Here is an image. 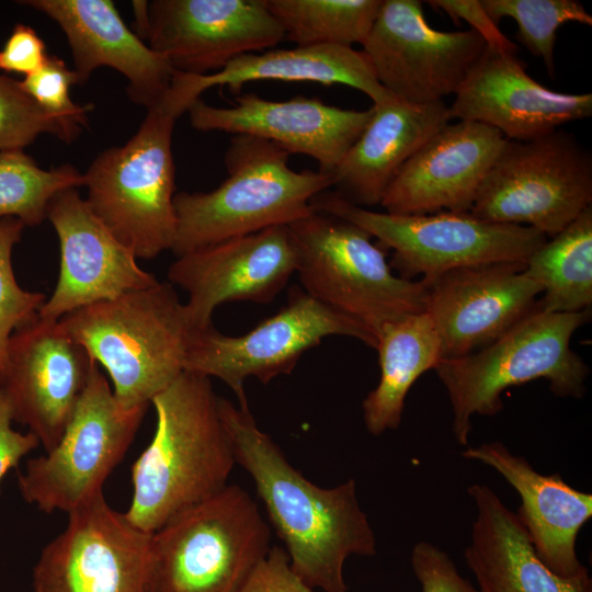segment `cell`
Here are the masks:
<instances>
[{
    "instance_id": "8d00e7d4",
    "label": "cell",
    "mask_w": 592,
    "mask_h": 592,
    "mask_svg": "<svg viewBox=\"0 0 592 592\" xmlns=\"http://www.w3.org/2000/svg\"><path fill=\"white\" fill-rule=\"evenodd\" d=\"M428 3L445 12L455 22L464 20L485 41L487 48L505 54H515L517 46L498 27L482 8L480 0H430Z\"/></svg>"
},
{
    "instance_id": "d590c367",
    "label": "cell",
    "mask_w": 592,
    "mask_h": 592,
    "mask_svg": "<svg viewBox=\"0 0 592 592\" xmlns=\"http://www.w3.org/2000/svg\"><path fill=\"white\" fill-rule=\"evenodd\" d=\"M412 570L422 592H480L458 572L447 553L429 542H418L411 551Z\"/></svg>"
},
{
    "instance_id": "74e56055",
    "label": "cell",
    "mask_w": 592,
    "mask_h": 592,
    "mask_svg": "<svg viewBox=\"0 0 592 592\" xmlns=\"http://www.w3.org/2000/svg\"><path fill=\"white\" fill-rule=\"evenodd\" d=\"M240 592H312L292 569L287 553L274 546Z\"/></svg>"
},
{
    "instance_id": "5b68a950",
    "label": "cell",
    "mask_w": 592,
    "mask_h": 592,
    "mask_svg": "<svg viewBox=\"0 0 592 592\" xmlns=\"http://www.w3.org/2000/svg\"><path fill=\"white\" fill-rule=\"evenodd\" d=\"M587 320V311L548 312L537 307L487 346L442 360L434 371L451 401L457 443L467 446L475 414L502 410L501 395L509 387L545 378L557 396L582 397L589 367L570 341Z\"/></svg>"
},
{
    "instance_id": "4316f807",
    "label": "cell",
    "mask_w": 592,
    "mask_h": 592,
    "mask_svg": "<svg viewBox=\"0 0 592 592\" xmlns=\"http://www.w3.org/2000/svg\"><path fill=\"white\" fill-rule=\"evenodd\" d=\"M467 491L477 515L464 557L480 592H592L587 568L567 578L539 559L519 515L491 488L477 482Z\"/></svg>"
},
{
    "instance_id": "d4e9b609",
    "label": "cell",
    "mask_w": 592,
    "mask_h": 592,
    "mask_svg": "<svg viewBox=\"0 0 592 592\" xmlns=\"http://www.w3.org/2000/svg\"><path fill=\"white\" fill-rule=\"evenodd\" d=\"M462 456L492 467L515 489L522 501L516 514L537 556L551 571L568 578L585 569L576 543L592 517L591 493L572 488L559 474H539L499 441L467 447Z\"/></svg>"
},
{
    "instance_id": "2e32d148",
    "label": "cell",
    "mask_w": 592,
    "mask_h": 592,
    "mask_svg": "<svg viewBox=\"0 0 592 592\" xmlns=\"http://www.w3.org/2000/svg\"><path fill=\"white\" fill-rule=\"evenodd\" d=\"M95 365L59 321L37 315L11 334L0 389L14 421L27 426L45 452L62 436Z\"/></svg>"
},
{
    "instance_id": "277c9868",
    "label": "cell",
    "mask_w": 592,
    "mask_h": 592,
    "mask_svg": "<svg viewBox=\"0 0 592 592\" xmlns=\"http://www.w3.org/2000/svg\"><path fill=\"white\" fill-rule=\"evenodd\" d=\"M291 153L249 135H232L225 152L227 178L209 192H180L173 205L177 230L171 251L183 255L273 226L291 225L314 212L312 198L332 177L295 171Z\"/></svg>"
},
{
    "instance_id": "5bb4252c",
    "label": "cell",
    "mask_w": 592,
    "mask_h": 592,
    "mask_svg": "<svg viewBox=\"0 0 592 592\" xmlns=\"http://www.w3.org/2000/svg\"><path fill=\"white\" fill-rule=\"evenodd\" d=\"M152 533L112 509L103 492L68 513L41 551L34 592H152Z\"/></svg>"
},
{
    "instance_id": "e575fe53",
    "label": "cell",
    "mask_w": 592,
    "mask_h": 592,
    "mask_svg": "<svg viewBox=\"0 0 592 592\" xmlns=\"http://www.w3.org/2000/svg\"><path fill=\"white\" fill-rule=\"evenodd\" d=\"M43 133L60 136L55 119L27 95L20 81L0 75V151L23 150Z\"/></svg>"
},
{
    "instance_id": "9c48e42d",
    "label": "cell",
    "mask_w": 592,
    "mask_h": 592,
    "mask_svg": "<svg viewBox=\"0 0 592 592\" xmlns=\"http://www.w3.org/2000/svg\"><path fill=\"white\" fill-rule=\"evenodd\" d=\"M316 212L345 219L394 251L390 267L400 277L431 278L478 264L523 262L548 238L534 228L488 221L470 212L397 215L360 207L333 191L311 201Z\"/></svg>"
},
{
    "instance_id": "484cf974",
    "label": "cell",
    "mask_w": 592,
    "mask_h": 592,
    "mask_svg": "<svg viewBox=\"0 0 592 592\" xmlns=\"http://www.w3.org/2000/svg\"><path fill=\"white\" fill-rule=\"evenodd\" d=\"M451 119L445 102L412 104L391 96L373 104L363 132L332 174L333 192L360 207L380 205L407 161Z\"/></svg>"
},
{
    "instance_id": "7a4b0ae2",
    "label": "cell",
    "mask_w": 592,
    "mask_h": 592,
    "mask_svg": "<svg viewBox=\"0 0 592 592\" xmlns=\"http://www.w3.org/2000/svg\"><path fill=\"white\" fill-rule=\"evenodd\" d=\"M209 377L184 371L152 400L155 434L132 466L126 519L153 533L228 486L236 463Z\"/></svg>"
},
{
    "instance_id": "d6986e66",
    "label": "cell",
    "mask_w": 592,
    "mask_h": 592,
    "mask_svg": "<svg viewBox=\"0 0 592 592\" xmlns=\"http://www.w3.org/2000/svg\"><path fill=\"white\" fill-rule=\"evenodd\" d=\"M47 219L59 240L60 270L38 317L58 321L82 307L156 285L159 281L92 213L77 189L56 194Z\"/></svg>"
},
{
    "instance_id": "ab89813d",
    "label": "cell",
    "mask_w": 592,
    "mask_h": 592,
    "mask_svg": "<svg viewBox=\"0 0 592 592\" xmlns=\"http://www.w3.org/2000/svg\"><path fill=\"white\" fill-rule=\"evenodd\" d=\"M14 421L10 403L0 389V482L7 473L35 449L39 442L31 432L22 433L12 426Z\"/></svg>"
},
{
    "instance_id": "603a6c76",
    "label": "cell",
    "mask_w": 592,
    "mask_h": 592,
    "mask_svg": "<svg viewBox=\"0 0 592 592\" xmlns=\"http://www.w3.org/2000/svg\"><path fill=\"white\" fill-rule=\"evenodd\" d=\"M54 20L71 49L78 84L99 67H110L128 81L130 100L156 109L169 91L175 70L124 23L110 0H24Z\"/></svg>"
},
{
    "instance_id": "7c38bea8",
    "label": "cell",
    "mask_w": 592,
    "mask_h": 592,
    "mask_svg": "<svg viewBox=\"0 0 592 592\" xmlns=\"http://www.w3.org/2000/svg\"><path fill=\"white\" fill-rule=\"evenodd\" d=\"M329 335L357 339L375 349V338L358 322L293 288L287 304L242 335H225L210 326L195 331L184 371L216 377L249 408L244 382L267 384L293 372L301 355Z\"/></svg>"
},
{
    "instance_id": "3957f363",
    "label": "cell",
    "mask_w": 592,
    "mask_h": 592,
    "mask_svg": "<svg viewBox=\"0 0 592 592\" xmlns=\"http://www.w3.org/2000/svg\"><path fill=\"white\" fill-rule=\"evenodd\" d=\"M58 321L104 367L126 409L149 407L184 372L197 331L169 282L82 307Z\"/></svg>"
},
{
    "instance_id": "7402d4cb",
    "label": "cell",
    "mask_w": 592,
    "mask_h": 592,
    "mask_svg": "<svg viewBox=\"0 0 592 592\" xmlns=\"http://www.w3.org/2000/svg\"><path fill=\"white\" fill-rule=\"evenodd\" d=\"M506 141L480 123H448L407 161L380 206L397 215L469 212Z\"/></svg>"
},
{
    "instance_id": "1f68e13d",
    "label": "cell",
    "mask_w": 592,
    "mask_h": 592,
    "mask_svg": "<svg viewBox=\"0 0 592 592\" xmlns=\"http://www.w3.org/2000/svg\"><path fill=\"white\" fill-rule=\"evenodd\" d=\"M480 3L496 23L503 18L515 21L516 38L542 58L550 78L555 75L558 29L569 22L592 25L591 14L577 0H480Z\"/></svg>"
},
{
    "instance_id": "83f0119b",
    "label": "cell",
    "mask_w": 592,
    "mask_h": 592,
    "mask_svg": "<svg viewBox=\"0 0 592 592\" xmlns=\"http://www.w3.org/2000/svg\"><path fill=\"white\" fill-rule=\"evenodd\" d=\"M380 378L364 399L367 431L378 436L400 425L405 401L415 380L442 361L437 332L423 311L385 326L377 337Z\"/></svg>"
},
{
    "instance_id": "e0dca14e",
    "label": "cell",
    "mask_w": 592,
    "mask_h": 592,
    "mask_svg": "<svg viewBox=\"0 0 592 592\" xmlns=\"http://www.w3.org/2000/svg\"><path fill=\"white\" fill-rule=\"evenodd\" d=\"M296 264L288 225H281L178 257L168 270V282L187 293L190 321L203 330L213 326V312L224 303H271Z\"/></svg>"
},
{
    "instance_id": "d6a6232c",
    "label": "cell",
    "mask_w": 592,
    "mask_h": 592,
    "mask_svg": "<svg viewBox=\"0 0 592 592\" xmlns=\"http://www.w3.org/2000/svg\"><path fill=\"white\" fill-rule=\"evenodd\" d=\"M22 89L58 125L59 139L71 143L87 125L92 104L78 105L70 98V88L78 84L77 76L65 61L55 55H47L43 65L20 81Z\"/></svg>"
},
{
    "instance_id": "30bf717a",
    "label": "cell",
    "mask_w": 592,
    "mask_h": 592,
    "mask_svg": "<svg viewBox=\"0 0 592 592\" xmlns=\"http://www.w3.org/2000/svg\"><path fill=\"white\" fill-rule=\"evenodd\" d=\"M591 203L592 155L559 128L532 140H508L469 212L488 221L534 228L549 239Z\"/></svg>"
},
{
    "instance_id": "ac0fdd59",
    "label": "cell",
    "mask_w": 592,
    "mask_h": 592,
    "mask_svg": "<svg viewBox=\"0 0 592 592\" xmlns=\"http://www.w3.org/2000/svg\"><path fill=\"white\" fill-rule=\"evenodd\" d=\"M422 282L442 360L487 346L534 311L542 295L523 262L463 266Z\"/></svg>"
},
{
    "instance_id": "44dd1931",
    "label": "cell",
    "mask_w": 592,
    "mask_h": 592,
    "mask_svg": "<svg viewBox=\"0 0 592 592\" xmlns=\"http://www.w3.org/2000/svg\"><path fill=\"white\" fill-rule=\"evenodd\" d=\"M515 54L486 49L448 106L452 118L490 126L525 141L592 115L591 93L550 90L528 76Z\"/></svg>"
},
{
    "instance_id": "ba28073f",
    "label": "cell",
    "mask_w": 592,
    "mask_h": 592,
    "mask_svg": "<svg viewBox=\"0 0 592 592\" xmlns=\"http://www.w3.org/2000/svg\"><path fill=\"white\" fill-rule=\"evenodd\" d=\"M174 123L147 111L126 144L102 151L83 173L88 206L137 259H155L174 241Z\"/></svg>"
},
{
    "instance_id": "8992f818",
    "label": "cell",
    "mask_w": 592,
    "mask_h": 592,
    "mask_svg": "<svg viewBox=\"0 0 592 592\" xmlns=\"http://www.w3.org/2000/svg\"><path fill=\"white\" fill-rule=\"evenodd\" d=\"M288 228L303 291L362 325L376 343L388 323L424 311L422 280L394 274L385 249L358 226L314 210Z\"/></svg>"
},
{
    "instance_id": "f546056e",
    "label": "cell",
    "mask_w": 592,
    "mask_h": 592,
    "mask_svg": "<svg viewBox=\"0 0 592 592\" xmlns=\"http://www.w3.org/2000/svg\"><path fill=\"white\" fill-rule=\"evenodd\" d=\"M266 8L296 46L362 45L376 20L382 0H264Z\"/></svg>"
},
{
    "instance_id": "4dcf8cb0",
    "label": "cell",
    "mask_w": 592,
    "mask_h": 592,
    "mask_svg": "<svg viewBox=\"0 0 592 592\" xmlns=\"http://www.w3.org/2000/svg\"><path fill=\"white\" fill-rule=\"evenodd\" d=\"M82 185L83 173L71 164L44 170L23 150L0 151V219L14 217L24 226L41 225L56 194Z\"/></svg>"
},
{
    "instance_id": "cb8c5ba5",
    "label": "cell",
    "mask_w": 592,
    "mask_h": 592,
    "mask_svg": "<svg viewBox=\"0 0 592 592\" xmlns=\"http://www.w3.org/2000/svg\"><path fill=\"white\" fill-rule=\"evenodd\" d=\"M259 80L344 84L363 92L374 104L392 96L379 84L361 50L315 45L244 54L221 70L207 75L175 71L169 91L156 110L177 121L209 88L227 86L238 93L243 84Z\"/></svg>"
},
{
    "instance_id": "9a60e30c",
    "label": "cell",
    "mask_w": 592,
    "mask_h": 592,
    "mask_svg": "<svg viewBox=\"0 0 592 592\" xmlns=\"http://www.w3.org/2000/svg\"><path fill=\"white\" fill-rule=\"evenodd\" d=\"M133 9L138 36L183 73L219 71L285 38L264 0H138Z\"/></svg>"
},
{
    "instance_id": "836d02e7",
    "label": "cell",
    "mask_w": 592,
    "mask_h": 592,
    "mask_svg": "<svg viewBox=\"0 0 592 592\" xmlns=\"http://www.w3.org/2000/svg\"><path fill=\"white\" fill-rule=\"evenodd\" d=\"M24 227L14 217L0 219V375L5 366L11 334L34 320L46 301L43 293L24 289L15 278L12 251L21 240Z\"/></svg>"
},
{
    "instance_id": "f35d334b",
    "label": "cell",
    "mask_w": 592,
    "mask_h": 592,
    "mask_svg": "<svg viewBox=\"0 0 592 592\" xmlns=\"http://www.w3.org/2000/svg\"><path fill=\"white\" fill-rule=\"evenodd\" d=\"M47 57L43 39L34 29L16 24L0 50V69L25 73L37 70Z\"/></svg>"
},
{
    "instance_id": "52a82bcc",
    "label": "cell",
    "mask_w": 592,
    "mask_h": 592,
    "mask_svg": "<svg viewBox=\"0 0 592 592\" xmlns=\"http://www.w3.org/2000/svg\"><path fill=\"white\" fill-rule=\"evenodd\" d=\"M152 592H240L271 547L270 526L238 485L152 533Z\"/></svg>"
},
{
    "instance_id": "f1b7e54d",
    "label": "cell",
    "mask_w": 592,
    "mask_h": 592,
    "mask_svg": "<svg viewBox=\"0 0 592 592\" xmlns=\"http://www.w3.org/2000/svg\"><path fill=\"white\" fill-rule=\"evenodd\" d=\"M524 271L542 289L539 309L587 311L592 304V206L535 250Z\"/></svg>"
},
{
    "instance_id": "8fae6325",
    "label": "cell",
    "mask_w": 592,
    "mask_h": 592,
    "mask_svg": "<svg viewBox=\"0 0 592 592\" xmlns=\"http://www.w3.org/2000/svg\"><path fill=\"white\" fill-rule=\"evenodd\" d=\"M147 409L124 408L96 364L59 442L19 475L23 500L45 513L68 514L102 493Z\"/></svg>"
},
{
    "instance_id": "4fadbf2b",
    "label": "cell",
    "mask_w": 592,
    "mask_h": 592,
    "mask_svg": "<svg viewBox=\"0 0 592 592\" xmlns=\"http://www.w3.org/2000/svg\"><path fill=\"white\" fill-rule=\"evenodd\" d=\"M486 49L473 30L431 27L421 1L382 0L361 52L390 95L428 104L455 95Z\"/></svg>"
},
{
    "instance_id": "6da1fadb",
    "label": "cell",
    "mask_w": 592,
    "mask_h": 592,
    "mask_svg": "<svg viewBox=\"0 0 592 592\" xmlns=\"http://www.w3.org/2000/svg\"><path fill=\"white\" fill-rule=\"evenodd\" d=\"M236 463L253 479L293 571L311 589L348 592L345 560L374 556L376 537L353 479L333 488L308 480L257 424L249 408L218 399Z\"/></svg>"
},
{
    "instance_id": "ffe728a7",
    "label": "cell",
    "mask_w": 592,
    "mask_h": 592,
    "mask_svg": "<svg viewBox=\"0 0 592 592\" xmlns=\"http://www.w3.org/2000/svg\"><path fill=\"white\" fill-rule=\"evenodd\" d=\"M186 112L197 130L265 139L291 155L315 159L318 170L332 177L363 132L372 107L358 111L328 105L316 98L273 101L244 93L228 107L209 105L200 98Z\"/></svg>"
}]
</instances>
